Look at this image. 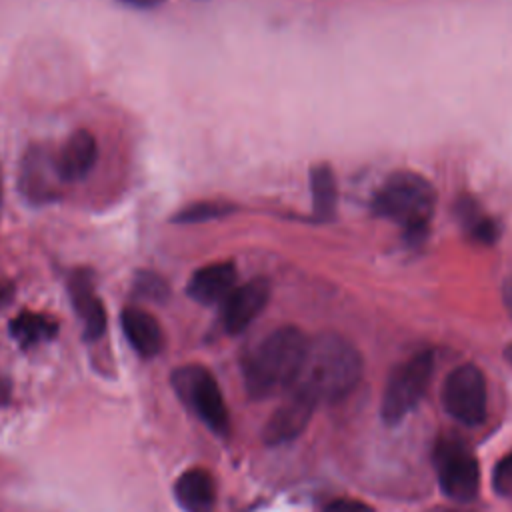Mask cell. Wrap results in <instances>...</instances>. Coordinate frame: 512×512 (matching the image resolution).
<instances>
[{"label": "cell", "instance_id": "cell-1", "mask_svg": "<svg viewBox=\"0 0 512 512\" xmlns=\"http://www.w3.org/2000/svg\"><path fill=\"white\" fill-rule=\"evenodd\" d=\"M308 338L294 326L272 330L242 362L246 390L252 398L274 396L290 388L304 364Z\"/></svg>", "mask_w": 512, "mask_h": 512}, {"label": "cell", "instance_id": "cell-2", "mask_svg": "<svg viewBox=\"0 0 512 512\" xmlns=\"http://www.w3.org/2000/svg\"><path fill=\"white\" fill-rule=\"evenodd\" d=\"M362 358L358 350L338 334H322L308 340L306 358L296 384L318 402L344 398L360 380Z\"/></svg>", "mask_w": 512, "mask_h": 512}, {"label": "cell", "instance_id": "cell-3", "mask_svg": "<svg viewBox=\"0 0 512 512\" xmlns=\"http://www.w3.org/2000/svg\"><path fill=\"white\" fill-rule=\"evenodd\" d=\"M436 192L416 172H394L374 194V212L402 226L410 244H420L428 234Z\"/></svg>", "mask_w": 512, "mask_h": 512}, {"label": "cell", "instance_id": "cell-4", "mask_svg": "<svg viewBox=\"0 0 512 512\" xmlns=\"http://www.w3.org/2000/svg\"><path fill=\"white\" fill-rule=\"evenodd\" d=\"M172 386L180 400L214 434L226 436L230 430L228 408L216 378L204 366H182L172 374Z\"/></svg>", "mask_w": 512, "mask_h": 512}, {"label": "cell", "instance_id": "cell-5", "mask_svg": "<svg viewBox=\"0 0 512 512\" xmlns=\"http://www.w3.org/2000/svg\"><path fill=\"white\" fill-rule=\"evenodd\" d=\"M434 370V354L418 352L390 374L382 396V418L386 424L404 420L424 396Z\"/></svg>", "mask_w": 512, "mask_h": 512}, {"label": "cell", "instance_id": "cell-6", "mask_svg": "<svg viewBox=\"0 0 512 512\" xmlns=\"http://www.w3.org/2000/svg\"><path fill=\"white\" fill-rule=\"evenodd\" d=\"M434 468L442 492L456 502H470L480 488V470L472 448L460 436H442L434 448Z\"/></svg>", "mask_w": 512, "mask_h": 512}, {"label": "cell", "instance_id": "cell-7", "mask_svg": "<svg viewBox=\"0 0 512 512\" xmlns=\"http://www.w3.org/2000/svg\"><path fill=\"white\" fill-rule=\"evenodd\" d=\"M486 378L474 364L454 368L442 386V404L446 412L466 426H476L486 416Z\"/></svg>", "mask_w": 512, "mask_h": 512}, {"label": "cell", "instance_id": "cell-8", "mask_svg": "<svg viewBox=\"0 0 512 512\" xmlns=\"http://www.w3.org/2000/svg\"><path fill=\"white\" fill-rule=\"evenodd\" d=\"M318 400L300 384H292L284 402L272 412L270 420L264 426L266 444H284L294 440L310 422Z\"/></svg>", "mask_w": 512, "mask_h": 512}, {"label": "cell", "instance_id": "cell-9", "mask_svg": "<svg viewBox=\"0 0 512 512\" xmlns=\"http://www.w3.org/2000/svg\"><path fill=\"white\" fill-rule=\"evenodd\" d=\"M270 298V284L264 278H254L236 286L222 302V326L228 334H240L264 310Z\"/></svg>", "mask_w": 512, "mask_h": 512}, {"label": "cell", "instance_id": "cell-10", "mask_svg": "<svg viewBox=\"0 0 512 512\" xmlns=\"http://www.w3.org/2000/svg\"><path fill=\"white\" fill-rule=\"evenodd\" d=\"M68 292L72 306L82 322V334L86 340H96L106 330V310L94 292L92 272L86 268L74 270L68 280Z\"/></svg>", "mask_w": 512, "mask_h": 512}, {"label": "cell", "instance_id": "cell-11", "mask_svg": "<svg viewBox=\"0 0 512 512\" xmlns=\"http://www.w3.org/2000/svg\"><path fill=\"white\" fill-rule=\"evenodd\" d=\"M98 158V144L92 132L88 130H76L70 134V138L64 142L62 150L54 158V166L58 172V178L62 182H78L84 180Z\"/></svg>", "mask_w": 512, "mask_h": 512}, {"label": "cell", "instance_id": "cell-12", "mask_svg": "<svg viewBox=\"0 0 512 512\" xmlns=\"http://www.w3.org/2000/svg\"><path fill=\"white\" fill-rule=\"evenodd\" d=\"M236 266L232 262H214L198 268L186 286L192 300L200 304H218L236 288Z\"/></svg>", "mask_w": 512, "mask_h": 512}, {"label": "cell", "instance_id": "cell-13", "mask_svg": "<svg viewBox=\"0 0 512 512\" xmlns=\"http://www.w3.org/2000/svg\"><path fill=\"white\" fill-rule=\"evenodd\" d=\"M120 324L126 340L142 358H152L162 350L164 346L162 328L150 312L136 306L124 308L120 316Z\"/></svg>", "mask_w": 512, "mask_h": 512}, {"label": "cell", "instance_id": "cell-14", "mask_svg": "<svg viewBox=\"0 0 512 512\" xmlns=\"http://www.w3.org/2000/svg\"><path fill=\"white\" fill-rule=\"evenodd\" d=\"M52 178H58L54 158H50L48 152L44 150H38V148L30 150L22 162V174H20L22 192L32 202H46L56 194Z\"/></svg>", "mask_w": 512, "mask_h": 512}, {"label": "cell", "instance_id": "cell-15", "mask_svg": "<svg viewBox=\"0 0 512 512\" xmlns=\"http://www.w3.org/2000/svg\"><path fill=\"white\" fill-rule=\"evenodd\" d=\"M174 496L186 512H212L216 502L214 478L204 468H190L178 476Z\"/></svg>", "mask_w": 512, "mask_h": 512}, {"label": "cell", "instance_id": "cell-16", "mask_svg": "<svg viewBox=\"0 0 512 512\" xmlns=\"http://www.w3.org/2000/svg\"><path fill=\"white\" fill-rule=\"evenodd\" d=\"M58 332V322L40 312H20L16 318L10 320V336L22 346L30 348L40 342H48L56 336Z\"/></svg>", "mask_w": 512, "mask_h": 512}, {"label": "cell", "instance_id": "cell-17", "mask_svg": "<svg viewBox=\"0 0 512 512\" xmlns=\"http://www.w3.org/2000/svg\"><path fill=\"white\" fill-rule=\"evenodd\" d=\"M456 214L462 220L466 232L470 234V238L474 242L488 246V244L496 242V238L500 236L498 222L492 220L490 216H486L474 198H470V196L460 198L456 202Z\"/></svg>", "mask_w": 512, "mask_h": 512}, {"label": "cell", "instance_id": "cell-18", "mask_svg": "<svg viewBox=\"0 0 512 512\" xmlns=\"http://www.w3.org/2000/svg\"><path fill=\"white\" fill-rule=\"evenodd\" d=\"M310 190L314 216L330 218L336 208V178L330 164H316L310 168Z\"/></svg>", "mask_w": 512, "mask_h": 512}, {"label": "cell", "instance_id": "cell-19", "mask_svg": "<svg viewBox=\"0 0 512 512\" xmlns=\"http://www.w3.org/2000/svg\"><path fill=\"white\" fill-rule=\"evenodd\" d=\"M234 210V206L224 204V202H196L186 206L184 210H180L174 216V222H206V220H214V218H222L226 214H230Z\"/></svg>", "mask_w": 512, "mask_h": 512}, {"label": "cell", "instance_id": "cell-20", "mask_svg": "<svg viewBox=\"0 0 512 512\" xmlns=\"http://www.w3.org/2000/svg\"><path fill=\"white\" fill-rule=\"evenodd\" d=\"M136 292L148 300L160 302L168 296V286L160 276L152 272H140L136 278Z\"/></svg>", "mask_w": 512, "mask_h": 512}, {"label": "cell", "instance_id": "cell-21", "mask_svg": "<svg viewBox=\"0 0 512 512\" xmlns=\"http://www.w3.org/2000/svg\"><path fill=\"white\" fill-rule=\"evenodd\" d=\"M492 488L498 496H512V450L494 466Z\"/></svg>", "mask_w": 512, "mask_h": 512}, {"label": "cell", "instance_id": "cell-22", "mask_svg": "<svg viewBox=\"0 0 512 512\" xmlns=\"http://www.w3.org/2000/svg\"><path fill=\"white\" fill-rule=\"evenodd\" d=\"M324 512H374L368 504L358 502V500H334L330 502Z\"/></svg>", "mask_w": 512, "mask_h": 512}, {"label": "cell", "instance_id": "cell-23", "mask_svg": "<svg viewBox=\"0 0 512 512\" xmlns=\"http://www.w3.org/2000/svg\"><path fill=\"white\" fill-rule=\"evenodd\" d=\"M132 8H140V10H150V8H156L160 4H164L166 0H120Z\"/></svg>", "mask_w": 512, "mask_h": 512}, {"label": "cell", "instance_id": "cell-24", "mask_svg": "<svg viewBox=\"0 0 512 512\" xmlns=\"http://www.w3.org/2000/svg\"><path fill=\"white\" fill-rule=\"evenodd\" d=\"M502 294H504V304H506V308H508V312H510V316H512V278H508V280L504 282Z\"/></svg>", "mask_w": 512, "mask_h": 512}, {"label": "cell", "instance_id": "cell-25", "mask_svg": "<svg viewBox=\"0 0 512 512\" xmlns=\"http://www.w3.org/2000/svg\"><path fill=\"white\" fill-rule=\"evenodd\" d=\"M8 394H10V386L0 378V404H4L8 400Z\"/></svg>", "mask_w": 512, "mask_h": 512}, {"label": "cell", "instance_id": "cell-26", "mask_svg": "<svg viewBox=\"0 0 512 512\" xmlns=\"http://www.w3.org/2000/svg\"><path fill=\"white\" fill-rule=\"evenodd\" d=\"M504 354H506V358H508V362H510V364H512V344H510V346H508V348H506V352H504Z\"/></svg>", "mask_w": 512, "mask_h": 512}, {"label": "cell", "instance_id": "cell-27", "mask_svg": "<svg viewBox=\"0 0 512 512\" xmlns=\"http://www.w3.org/2000/svg\"><path fill=\"white\" fill-rule=\"evenodd\" d=\"M0 192H2V178H0Z\"/></svg>", "mask_w": 512, "mask_h": 512}]
</instances>
